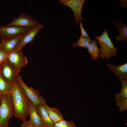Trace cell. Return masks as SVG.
Here are the masks:
<instances>
[{
    "label": "cell",
    "instance_id": "obj_1",
    "mask_svg": "<svg viewBox=\"0 0 127 127\" xmlns=\"http://www.w3.org/2000/svg\"><path fill=\"white\" fill-rule=\"evenodd\" d=\"M15 109L14 117L23 122L29 115L30 100L16 80L12 84L10 92Z\"/></svg>",
    "mask_w": 127,
    "mask_h": 127
},
{
    "label": "cell",
    "instance_id": "obj_2",
    "mask_svg": "<svg viewBox=\"0 0 127 127\" xmlns=\"http://www.w3.org/2000/svg\"><path fill=\"white\" fill-rule=\"evenodd\" d=\"M0 127L8 124L10 119L14 116L15 109L10 93L0 94Z\"/></svg>",
    "mask_w": 127,
    "mask_h": 127
},
{
    "label": "cell",
    "instance_id": "obj_3",
    "mask_svg": "<svg viewBox=\"0 0 127 127\" xmlns=\"http://www.w3.org/2000/svg\"><path fill=\"white\" fill-rule=\"evenodd\" d=\"M108 35L107 30L105 29L102 35L95 37L100 46V57L102 59H108L115 56L118 52L117 48L114 46Z\"/></svg>",
    "mask_w": 127,
    "mask_h": 127
},
{
    "label": "cell",
    "instance_id": "obj_4",
    "mask_svg": "<svg viewBox=\"0 0 127 127\" xmlns=\"http://www.w3.org/2000/svg\"><path fill=\"white\" fill-rule=\"evenodd\" d=\"M16 80L25 94L30 101L36 105L39 104H46L47 101L40 95V92L33 87H28L25 83L22 77L19 75Z\"/></svg>",
    "mask_w": 127,
    "mask_h": 127
},
{
    "label": "cell",
    "instance_id": "obj_5",
    "mask_svg": "<svg viewBox=\"0 0 127 127\" xmlns=\"http://www.w3.org/2000/svg\"><path fill=\"white\" fill-rule=\"evenodd\" d=\"M7 60L19 74L21 68L25 66L28 62L27 57L22 50L14 49L9 53Z\"/></svg>",
    "mask_w": 127,
    "mask_h": 127
},
{
    "label": "cell",
    "instance_id": "obj_6",
    "mask_svg": "<svg viewBox=\"0 0 127 127\" xmlns=\"http://www.w3.org/2000/svg\"><path fill=\"white\" fill-rule=\"evenodd\" d=\"M41 24L31 16L22 13L17 17L13 18L11 22L5 26L7 27L33 28Z\"/></svg>",
    "mask_w": 127,
    "mask_h": 127
},
{
    "label": "cell",
    "instance_id": "obj_7",
    "mask_svg": "<svg viewBox=\"0 0 127 127\" xmlns=\"http://www.w3.org/2000/svg\"><path fill=\"white\" fill-rule=\"evenodd\" d=\"M85 0H59L60 3L70 8L73 12V16L75 22L78 24L82 21L83 18L81 14L82 10Z\"/></svg>",
    "mask_w": 127,
    "mask_h": 127
},
{
    "label": "cell",
    "instance_id": "obj_8",
    "mask_svg": "<svg viewBox=\"0 0 127 127\" xmlns=\"http://www.w3.org/2000/svg\"><path fill=\"white\" fill-rule=\"evenodd\" d=\"M0 75L8 83L12 84L18 75L13 66L8 60L0 65Z\"/></svg>",
    "mask_w": 127,
    "mask_h": 127
},
{
    "label": "cell",
    "instance_id": "obj_9",
    "mask_svg": "<svg viewBox=\"0 0 127 127\" xmlns=\"http://www.w3.org/2000/svg\"><path fill=\"white\" fill-rule=\"evenodd\" d=\"M32 28L0 26V38L10 39L24 34Z\"/></svg>",
    "mask_w": 127,
    "mask_h": 127
},
{
    "label": "cell",
    "instance_id": "obj_10",
    "mask_svg": "<svg viewBox=\"0 0 127 127\" xmlns=\"http://www.w3.org/2000/svg\"><path fill=\"white\" fill-rule=\"evenodd\" d=\"M44 26L43 25L41 24L38 26L32 28L23 36L14 49L22 50L24 47L27 44L33 43L35 36Z\"/></svg>",
    "mask_w": 127,
    "mask_h": 127
},
{
    "label": "cell",
    "instance_id": "obj_11",
    "mask_svg": "<svg viewBox=\"0 0 127 127\" xmlns=\"http://www.w3.org/2000/svg\"><path fill=\"white\" fill-rule=\"evenodd\" d=\"M25 34L20 35L10 39H0V49L7 52H10L14 49Z\"/></svg>",
    "mask_w": 127,
    "mask_h": 127
},
{
    "label": "cell",
    "instance_id": "obj_12",
    "mask_svg": "<svg viewBox=\"0 0 127 127\" xmlns=\"http://www.w3.org/2000/svg\"><path fill=\"white\" fill-rule=\"evenodd\" d=\"M36 105L40 119L41 127H53L54 124L50 119L43 104H39Z\"/></svg>",
    "mask_w": 127,
    "mask_h": 127
},
{
    "label": "cell",
    "instance_id": "obj_13",
    "mask_svg": "<svg viewBox=\"0 0 127 127\" xmlns=\"http://www.w3.org/2000/svg\"><path fill=\"white\" fill-rule=\"evenodd\" d=\"M107 66L120 80H127V63L119 66H116L109 63Z\"/></svg>",
    "mask_w": 127,
    "mask_h": 127
},
{
    "label": "cell",
    "instance_id": "obj_14",
    "mask_svg": "<svg viewBox=\"0 0 127 127\" xmlns=\"http://www.w3.org/2000/svg\"><path fill=\"white\" fill-rule=\"evenodd\" d=\"M29 121L36 127H41L40 117L37 113L36 105L30 101L28 110Z\"/></svg>",
    "mask_w": 127,
    "mask_h": 127
},
{
    "label": "cell",
    "instance_id": "obj_15",
    "mask_svg": "<svg viewBox=\"0 0 127 127\" xmlns=\"http://www.w3.org/2000/svg\"><path fill=\"white\" fill-rule=\"evenodd\" d=\"M43 105L50 119L54 124L64 119L62 113L58 109L50 107L46 104H44Z\"/></svg>",
    "mask_w": 127,
    "mask_h": 127
},
{
    "label": "cell",
    "instance_id": "obj_16",
    "mask_svg": "<svg viewBox=\"0 0 127 127\" xmlns=\"http://www.w3.org/2000/svg\"><path fill=\"white\" fill-rule=\"evenodd\" d=\"M111 23L115 25L118 28L119 35L116 37V40H123L125 42L127 40V26L120 20L116 22L112 21Z\"/></svg>",
    "mask_w": 127,
    "mask_h": 127
},
{
    "label": "cell",
    "instance_id": "obj_17",
    "mask_svg": "<svg viewBox=\"0 0 127 127\" xmlns=\"http://www.w3.org/2000/svg\"><path fill=\"white\" fill-rule=\"evenodd\" d=\"M87 49L93 60L96 61L100 57L101 51L98 46L96 40H91Z\"/></svg>",
    "mask_w": 127,
    "mask_h": 127
},
{
    "label": "cell",
    "instance_id": "obj_18",
    "mask_svg": "<svg viewBox=\"0 0 127 127\" xmlns=\"http://www.w3.org/2000/svg\"><path fill=\"white\" fill-rule=\"evenodd\" d=\"M122 88L120 92L115 93V101L127 98V80H120Z\"/></svg>",
    "mask_w": 127,
    "mask_h": 127
},
{
    "label": "cell",
    "instance_id": "obj_19",
    "mask_svg": "<svg viewBox=\"0 0 127 127\" xmlns=\"http://www.w3.org/2000/svg\"><path fill=\"white\" fill-rule=\"evenodd\" d=\"M91 40L90 38L84 37L81 34L79 40L76 42L72 43V46L70 48L79 46L87 49Z\"/></svg>",
    "mask_w": 127,
    "mask_h": 127
},
{
    "label": "cell",
    "instance_id": "obj_20",
    "mask_svg": "<svg viewBox=\"0 0 127 127\" xmlns=\"http://www.w3.org/2000/svg\"><path fill=\"white\" fill-rule=\"evenodd\" d=\"M12 84L5 81L0 76V94L10 93Z\"/></svg>",
    "mask_w": 127,
    "mask_h": 127
},
{
    "label": "cell",
    "instance_id": "obj_21",
    "mask_svg": "<svg viewBox=\"0 0 127 127\" xmlns=\"http://www.w3.org/2000/svg\"><path fill=\"white\" fill-rule=\"evenodd\" d=\"M53 127H76L75 124L72 121H67L64 119L54 123Z\"/></svg>",
    "mask_w": 127,
    "mask_h": 127
},
{
    "label": "cell",
    "instance_id": "obj_22",
    "mask_svg": "<svg viewBox=\"0 0 127 127\" xmlns=\"http://www.w3.org/2000/svg\"><path fill=\"white\" fill-rule=\"evenodd\" d=\"M116 105L119 107V110L121 113L127 110V98L116 101Z\"/></svg>",
    "mask_w": 127,
    "mask_h": 127
},
{
    "label": "cell",
    "instance_id": "obj_23",
    "mask_svg": "<svg viewBox=\"0 0 127 127\" xmlns=\"http://www.w3.org/2000/svg\"><path fill=\"white\" fill-rule=\"evenodd\" d=\"M9 53L6 52L0 49V65L7 60Z\"/></svg>",
    "mask_w": 127,
    "mask_h": 127
},
{
    "label": "cell",
    "instance_id": "obj_24",
    "mask_svg": "<svg viewBox=\"0 0 127 127\" xmlns=\"http://www.w3.org/2000/svg\"><path fill=\"white\" fill-rule=\"evenodd\" d=\"M79 27L81 30V35L84 37L90 38V37L88 35L85 30L83 28L82 24L80 22L79 23Z\"/></svg>",
    "mask_w": 127,
    "mask_h": 127
},
{
    "label": "cell",
    "instance_id": "obj_25",
    "mask_svg": "<svg viewBox=\"0 0 127 127\" xmlns=\"http://www.w3.org/2000/svg\"><path fill=\"white\" fill-rule=\"evenodd\" d=\"M21 127H36L31 123L29 120L23 122Z\"/></svg>",
    "mask_w": 127,
    "mask_h": 127
},
{
    "label": "cell",
    "instance_id": "obj_26",
    "mask_svg": "<svg viewBox=\"0 0 127 127\" xmlns=\"http://www.w3.org/2000/svg\"><path fill=\"white\" fill-rule=\"evenodd\" d=\"M0 127H9L8 124H7L5 125L4 126H3Z\"/></svg>",
    "mask_w": 127,
    "mask_h": 127
},
{
    "label": "cell",
    "instance_id": "obj_27",
    "mask_svg": "<svg viewBox=\"0 0 127 127\" xmlns=\"http://www.w3.org/2000/svg\"></svg>",
    "mask_w": 127,
    "mask_h": 127
},
{
    "label": "cell",
    "instance_id": "obj_28",
    "mask_svg": "<svg viewBox=\"0 0 127 127\" xmlns=\"http://www.w3.org/2000/svg\"></svg>",
    "mask_w": 127,
    "mask_h": 127
}]
</instances>
